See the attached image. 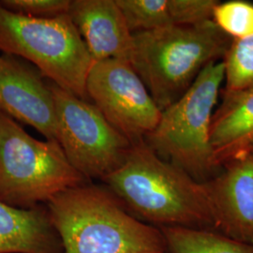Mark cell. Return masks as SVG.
Segmentation results:
<instances>
[{
    "label": "cell",
    "instance_id": "cell-12",
    "mask_svg": "<svg viewBox=\"0 0 253 253\" xmlns=\"http://www.w3.org/2000/svg\"><path fill=\"white\" fill-rule=\"evenodd\" d=\"M0 253H63L47 208H14L0 201Z\"/></svg>",
    "mask_w": 253,
    "mask_h": 253
},
{
    "label": "cell",
    "instance_id": "cell-9",
    "mask_svg": "<svg viewBox=\"0 0 253 253\" xmlns=\"http://www.w3.org/2000/svg\"><path fill=\"white\" fill-rule=\"evenodd\" d=\"M22 58L0 54V112L56 141V117L50 84Z\"/></svg>",
    "mask_w": 253,
    "mask_h": 253
},
{
    "label": "cell",
    "instance_id": "cell-19",
    "mask_svg": "<svg viewBox=\"0 0 253 253\" xmlns=\"http://www.w3.org/2000/svg\"><path fill=\"white\" fill-rule=\"evenodd\" d=\"M251 153L253 154V146L252 147V149H251Z\"/></svg>",
    "mask_w": 253,
    "mask_h": 253
},
{
    "label": "cell",
    "instance_id": "cell-11",
    "mask_svg": "<svg viewBox=\"0 0 253 253\" xmlns=\"http://www.w3.org/2000/svg\"><path fill=\"white\" fill-rule=\"evenodd\" d=\"M68 14L93 63L110 58L130 61L133 36L116 0H72Z\"/></svg>",
    "mask_w": 253,
    "mask_h": 253
},
{
    "label": "cell",
    "instance_id": "cell-6",
    "mask_svg": "<svg viewBox=\"0 0 253 253\" xmlns=\"http://www.w3.org/2000/svg\"><path fill=\"white\" fill-rule=\"evenodd\" d=\"M0 51L26 59L64 90L86 100L92 59L69 14L33 18L0 4Z\"/></svg>",
    "mask_w": 253,
    "mask_h": 253
},
{
    "label": "cell",
    "instance_id": "cell-3",
    "mask_svg": "<svg viewBox=\"0 0 253 253\" xmlns=\"http://www.w3.org/2000/svg\"><path fill=\"white\" fill-rule=\"evenodd\" d=\"M132 36L129 63L162 112L180 99L208 64L222 61L232 42L213 20Z\"/></svg>",
    "mask_w": 253,
    "mask_h": 253
},
{
    "label": "cell",
    "instance_id": "cell-17",
    "mask_svg": "<svg viewBox=\"0 0 253 253\" xmlns=\"http://www.w3.org/2000/svg\"><path fill=\"white\" fill-rule=\"evenodd\" d=\"M212 20L232 40L253 36V4L248 1L217 2Z\"/></svg>",
    "mask_w": 253,
    "mask_h": 253
},
{
    "label": "cell",
    "instance_id": "cell-14",
    "mask_svg": "<svg viewBox=\"0 0 253 253\" xmlns=\"http://www.w3.org/2000/svg\"><path fill=\"white\" fill-rule=\"evenodd\" d=\"M133 34L170 26H190L208 17L203 0H116Z\"/></svg>",
    "mask_w": 253,
    "mask_h": 253
},
{
    "label": "cell",
    "instance_id": "cell-15",
    "mask_svg": "<svg viewBox=\"0 0 253 253\" xmlns=\"http://www.w3.org/2000/svg\"><path fill=\"white\" fill-rule=\"evenodd\" d=\"M168 253H253V245L229 238L216 231L162 228Z\"/></svg>",
    "mask_w": 253,
    "mask_h": 253
},
{
    "label": "cell",
    "instance_id": "cell-7",
    "mask_svg": "<svg viewBox=\"0 0 253 253\" xmlns=\"http://www.w3.org/2000/svg\"><path fill=\"white\" fill-rule=\"evenodd\" d=\"M56 117V141L73 167L89 181L118 169L131 143L93 103L50 84Z\"/></svg>",
    "mask_w": 253,
    "mask_h": 253
},
{
    "label": "cell",
    "instance_id": "cell-4",
    "mask_svg": "<svg viewBox=\"0 0 253 253\" xmlns=\"http://www.w3.org/2000/svg\"><path fill=\"white\" fill-rule=\"evenodd\" d=\"M223 82L222 61L208 64L180 99L162 112L158 126L145 139L155 153L200 183L221 170L214 160L211 124Z\"/></svg>",
    "mask_w": 253,
    "mask_h": 253
},
{
    "label": "cell",
    "instance_id": "cell-20",
    "mask_svg": "<svg viewBox=\"0 0 253 253\" xmlns=\"http://www.w3.org/2000/svg\"><path fill=\"white\" fill-rule=\"evenodd\" d=\"M167 253V252H166V253Z\"/></svg>",
    "mask_w": 253,
    "mask_h": 253
},
{
    "label": "cell",
    "instance_id": "cell-18",
    "mask_svg": "<svg viewBox=\"0 0 253 253\" xmlns=\"http://www.w3.org/2000/svg\"><path fill=\"white\" fill-rule=\"evenodd\" d=\"M0 4L12 12L33 18H54L67 14L71 0H2Z\"/></svg>",
    "mask_w": 253,
    "mask_h": 253
},
{
    "label": "cell",
    "instance_id": "cell-16",
    "mask_svg": "<svg viewBox=\"0 0 253 253\" xmlns=\"http://www.w3.org/2000/svg\"><path fill=\"white\" fill-rule=\"evenodd\" d=\"M222 63V99L234 98L253 90V36L232 40Z\"/></svg>",
    "mask_w": 253,
    "mask_h": 253
},
{
    "label": "cell",
    "instance_id": "cell-8",
    "mask_svg": "<svg viewBox=\"0 0 253 253\" xmlns=\"http://www.w3.org/2000/svg\"><path fill=\"white\" fill-rule=\"evenodd\" d=\"M85 91L109 123L131 145L145 141L161 120L162 111L126 60L110 58L92 64Z\"/></svg>",
    "mask_w": 253,
    "mask_h": 253
},
{
    "label": "cell",
    "instance_id": "cell-13",
    "mask_svg": "<svg viewBox=\"0 0 253 253\" xmlns=\"http://www.w3.org/2000/svg\"><path fill=\"white\" fill-rule=\"evenodd\" d=\"M211 145L219 169L253 146V90L222 102L213 115Z\"/></svg>",
    "mask_w": 253,
    "mask_h": 253
},
{
    "label": "cell",
    "instance_id": "cell-2",
    "mask_svg": "<svg viewBox=\"0 0 253 253\" xmlns=\"http://www.w3.org/2000/svg\"><path fill=\"white\" fill-rule=\"evenodd\" d=\"M63 253H163L161 229L131 215L104 185L89 182L46 205Z\"/></svg>",
    "mask_w": 253,
    "mask_h": 253
},
{
    "label": "cell",
    "instance_id": "cell-1",
    "mask_svg": "<svg viewBox=\"0 0 253 253\" xmlns=\"http://www.w3.org/2000/svg\"><path fill=\"white\" fill-rule=\"evenodd\" d=\"M101 182L146 224L217 232L203 183L162 159L145 141L131 145L122 165Z\"/></svg>",
    "mask_w": 253,
    "mask_h": 253
},
{
    "label": "cell",
    "instance_id": "cell-5",
    "mask_svg": "<svg viewBox=\"0 0 253 253\" xmlns=\"http://www.w3.org/2000/svg\"><path fill=\"white\" fill-rule=\"evenodd\" d=\"M87 182L57 141L37 140L0 112L1 202L14 208H36Z\"/></svg>",
    "mask_w": 253,
    "mask_h": 253
},
{
    "label": "cell",
    "instance_id": "cell-10",
    "mask_svg": "<svg viewBox=\"0 0 253 253\" xmlns=\"http://www.w3.org/2000/svg\"><path fill=\"white\" fill-rule=\"evenodd\" d=\"M203 185L217 233L253 245V154L248 152L231 160Z\"/></svg>",
    "mask_w": 253,
    "mask_h": 253
}]
</instances>
